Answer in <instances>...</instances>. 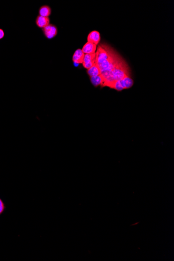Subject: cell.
<instances>
[{
	"label": "cell",
	"instance_id": "5",
	"mask_svg": "<svg viewBox=\"0 0 174 261\" xmlns=\"http://www.w3.org/2000/svg\"><path fill=\"white\" fill-rule=\"evenodd\" d=\"M101 40V35L100 33L97 31L94 30L90 32L87 37L88 42L98 45Z\"/></svg>",
	"mask_w": 174,
	"mask_h": 261
},
{
	"label": "cell",
	"instance_id": "7",
	"mask_svg": "<svg viewBox=\"0 0 174 261\" xmlns=\"http://www.w3.org/2000/svg\"><path fill=\"white\" fill-rule=\"evenodd\" d=\"M84 55L85 54L83 52L82 50H77L74 53L72 56V61L74 62V63L78 64H83Z\"/></svg>",
	"mask_w": 174,
	"mask_h": 261
},
{
	"label": "cell",
	"instance_id": "15",
	"mask_svg": "<svg viewBox=\"0 0 174 261\" xmlns=\"http://www.w3.org/2000/svg\"><path fill=\"white\" fill-rule=\"evenodd\" d=\"M1 205H4V204L3 201L0 199V206H1Z\"/></svg>",
	"mask_w": 174,
	"mask_h": 261
},
{
	"label": "cell",
	"instance_id": "4",
	"mask_svg": "<svg viewBox=\"0 0 174 261\" xmlns=\"http://www.w3.org/2000/svg\"><path fill=\"white\" fill-rule=\"evenodd\" d=\"M43 31L45 35V36L47 38L50 39L53 38L54 37H55L57 33V29L56 26L51 24L43 28Z\"/></svg>",
	"mask_w": 174,
	"mask_h": 261
},
{
	"label": "cell",
	"instance_id": "13",
	"mask_svg": "<svg viewBox=\"0 0 174 261\" xmlns=\"http://www.w3.org/2000/svg\"><path fill=\"white\" fill-rule=\"evenodd\" d=\"M4 36V32L3 30L0 29V39L3 38Z\"/></svg>",
	"mask_w": 174,
	"mask_h": 261
},
{
	"label": "cell",
	"instance_id": "2",
	"mask_svg": "<svg viewBox=\"0 0 174 261\" xmlns=\"http://www.w3.org/2000/svg\"><path fill=\"white\" fill-rule=\"evenodd\" d=\"M128 76L130 77V68L123 58L113 70L106 87L111 88L113 84L116 81L124 79Z\"/></svg>",
	"mask_w": 174,
	"mask_h": 261
},
{
	"label": "cell",
	"instance_id": "14",
	"mask_svg": "<svg viewBox=\"0 0 174 261\" xmlns=\"http://www.w3.org/2000/svg\"><path fill=\"white\" fill-rule=\"evenodd\" d=\"M4 210H5V205L0 206V214H2Z\"/></svg>",
	"mask_w": 174,
	"mask_h": 261
},
{
	"label": "cell",
	"instance_id": "11",
	"mask_svg": "<svg viewBox=\"0 0 174 261\" xmlns=\"http://www.w3.org/2000/svg\"><path fill=\"white\" fill-rule=\"evenodd\" d=\"M90 81L94 87H98V86H102V78L100 75L90 77Z\"/></svg>",
	"mask_w": 174,
	"mask_h": 261
},
{
	"label": "cell",
	"instance_id": "10",
	"mask_svg": "<svg viewBox=\"0 0 174 261\" xmlns=\"http://www.w3.org/2000/svg\"><path fill=\"white\" fill-rule=\"evenodd\" d=\"M39 13L40 16L49 17V16L51 15V8L49 6H42L39 9Z\"/></svg>",
	"mask_w": 174,
	"mask_h": 261
},
{
	"label": "cell",
	"instance_id": "9",
	"mask_svg": "<svg viewBox=\"0 0 174 261\" xmlns=\"http://www.w3.org/2000/svg\"><path fill=\"white\" fill-rule=\"evenodd\" d=\"M87 73L90 76V77H91L100 75L101 74V72L98 65L95 63L93 66L91 67L90 69H88L87 70Z\"/></svg>",
	"mask_w": 174,
	"mask_h": 261
},
{
	"label": "cell",
	"instance_id": "1",
	"mask_svg": "<svg viewBox=\"0 0 174 261\" xmlns=\"http://www.w3.org/2000/svg\"><path fill=\"white\" fill-rule=\"evenodd\" d=\"M95 54V64L100 70L102 78L101 86L106 87L112 72L123 58L111 47L105 44L98 47Z\"/></svg>",
	"mask_w": 174,
	"mask_h": 261
},
{
	"label": "cell",
	"instance_id": "3",
	"mask_svg": "<svg viewBox=\"0 0 174 261\" xmlns=\"http://www.w3.org/2000/svg\"><path fill=\"white\" fill-rule=\"evenodd\" d=\"M134 84V81L131 77H125V78L116 81L113 84L111 88L114 89L117 91H120L124 89H127L130 88Z\"/></svg>",
	"mask_w": 174,
	"mask_h": 261
},
{
	"label": "cell",
	"instance_id": "12",
	"mask_svg": "<svg viewBox=\"0 0 174 261\" xmlns=\"http://www.w3.org/2000/svg\"><path fill=\"white\" fill-rule=\"evenodd\" d=\"M96 54H89L84 55L83 63H95Z\"/></svg>",
	"mask_w": 174,
	"mask_h": 261
},
{
	"label": "cell",
	"instance_id": "8",
	"mask_svg": "<svg viewBox=\"0 0 174 261\" xmlns=\"http://www.w3.org/2000/svg\"><path fill=\"white\" fill-rule=\"evenodd\" d=\"M36 24L40 28H44L50 25L49 18L39 15L36 19Z\"/></svg>",
	"mask_w": 174,
	"mask_h": 261
},
{
	"label": "cell",
	"instance_id": "6",
	"mask_svg": "<svg viewBox=\"0 0 174 261\" xmlns=\"http://www.w3.org/2000/svg\"><path fill=\"white\" fill-rule=\"evenodd\" d=\"M97 48V45L90 42H87L84 44L81 50L85 54H89L95 53Z\"/></svg>",
	"mask_w": 174,
	"mask_h": 261
}]
</instances>
